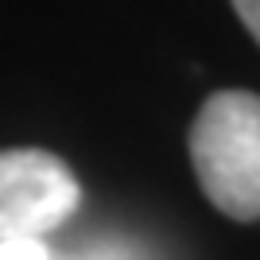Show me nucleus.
<instances>
[{
    "label": "nucleus",
    "mask_w": 260,
    "mask_h": 260,
    "mask_svg": "<svg viewBox=\"0 0 260 260\" xmlns=\"http://www.w3.org/2000/svg\"><path fill=\"white\" fill-rule=\"evenodd\" d=\"M0 260H58L47 241H0Z\"/></svg>",
    "instance_id": "7ed1b4c3"
},
{
    "label": "nucleus",
    "mask_w": 260,
    "mask_h": 260,
    "mask_svg": "<svg viewBox=\"0 0 260 260\" xmlns=\"http://www.w3.org/2000/svg\"><path fill=\"white\" fill-rule=\"evenodd\" d=\"M233 8H237L241 23L249 27V35L260 43V0H233Z\"/></svg>",
    "instance_id": "20e7f679"
},
{
    "label": "nucleus",
    "mask_w": 260,
    "mask_h": 260,
    "mask_svg": "<svg viewBox=\"0 0 260 260\" xmlns=\"http://www.w3.org/2000/svg\"><path fill=\"white\" fill-rule=\"evenodd\" d=\"M82 202L74 171L43 148L0 152V241H43Z\"/></svg>",
    "instance_id": "f03ea898"
},
{
    "label": "nucleus",
    "mask_w": 260,
    "mask_h": 260,
    "mask_svg": "<svg viewBox=\"0 0 260 260\" xmlns=\"http://www.w3.org/2000/svg\"><path fill=\"white\" fill-rule=\"evenodd\" d=\"M198 186L225 217H260V98L221 89L202 105L190 128Z\"/></svg>",
    "instance_id": "f257e3e1"
}]
</instances>
